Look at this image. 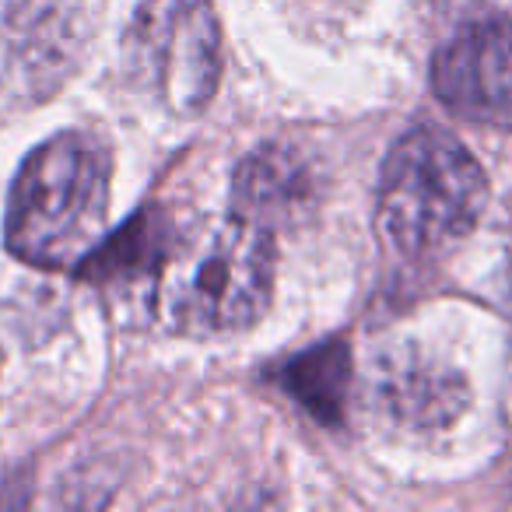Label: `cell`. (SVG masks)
Masks as SVG:
<instances>
[{"label": "cell", "mask_w": 512, "mask_h": 512, "mask_svg": "<svg viewBox=\"0 0 512 512\" xmlns=\"http://www.w3.org/2000/svg\"><path fill=\"white\" fill-rule=\"evenodd\" d=\"M109 155L88 134H57L18 169L4 239L36 267H74L102 242L109 218Z\"/></svg>", "instance_id": "1"}, {"label": "cell", "mask_w": 512, "mask_h": 512, "mask_svg": "<svg viewBox=\"0 0 512 512\" xmlns=\"http://www.w3.org/2000/svg\"><path fill=\"white\" fill-rule=\"evenodd\" d=\"M274 288L271 228L246 214L211 221L165 256L158 302L172 330L218 337L253 327Z\"/></svg>", "instance_id": "2"}, {"label": "cell", "mask_w": 512, "mask_h": 512, "mask_svg": "<svg viewBox=\"0 0 512 512\" xmlns=\"http://www.w3.org/2000/svg\"><path fill=\"white\" fill-rule=\"evenodd\" d=\"M488 179L477 158L439 127H418L390 148L379 179V232L397 253L425 256L477 225Z\"/></svg>", "instance_id": "3"}, {"label": "cell", "mask_w": 512, "mask_h": 512, "mask_svg": "<svg viewBox=\"0 0 512 512\" xmlns=\"http://www.w3.org/2000/svg\"><path fill=\"white\" fill-rule=\"evenodd\" d=\"M127 60L169 113H200L221 78V29L211 4L144 0L127 32Z\"/></svg>", "instance_id": "4"}, {"label": "cell", "mask_w": 512, "mask_h": 512, "mask_svg": "<svg viewBox=\"0 0 512 512\" xmlns=\"http://www.w3.org/2000/svg\"><path fill=\"white\" fill-rule=\"evenodd\" d=\"M432 88L449 113L512 130V22L456 32L435 57Z\"/></svg>", "instance_id": "5"}, {"label": "cell", "mask_w": 512, "mask_h": 512, "mask_svg": "<svg viewBox=\"0 0 512 512\" xmlns=\"http://www.w3.org/2000/svg\"><path fill=\"white\" fill-rule=\"evenodd\" d=\"M372 411L404 432L449 428L467 411L470 390L463 376L414 344H393L372 362Z\"/></svg>", "instance_id": "6"}, {"label": "cell", "mask_w": 512, "mask_h": 512, "mask_svg": "<svg viewBox=\"0 0 512 512\" xmlns=\"http://www.w3.org/2000/svg\"><path fill=\"white\" fill-rule=\"evenodd\" d=\"M74 18L78 4L67 0H29L15 11L8 29V60L25 78V85L50 88L60 81L78 39Z\"/></svg>", "instance_id": "7"}, {"label": "cell", "mask_w": 512, "mask_h": 512, "mask_svg": "<svg viewBox=\"0 0 512 512\" xmlns=\"http://www.w3.org/2000/svg\"><path fill=\"white\" fill-rule=\"evenodd\" d=\"M235 197L239 214L267 225V218L292 214V207L309 197V169L288 148H260L242 162Z\"/></svg>", "instance_id": "8"}, {"label": "cell", "mask_w": 512, "mask_h": 512, "mask_svg": "<svg viewBox=\"0 0 512 512\" xmlns=\"http://www.w3.org/2000/svg\"><path fill=\"white\" fill-rule=\"evenodd\" d=\"M348 348L341 341L320 344V348L306 351L285 369V383L316 418L337 421L341 418L344 397H348Z\"/></svg>", "instance_id": "9"}, {"label": "cell", "mask_w": 512, "mask_h": 512, "mask_svg": "<svg viewBox=\"0 0 512 512\" xmlns=\"http://www.w3.org/2000/svg\"><path fill=\"white\" fill-rule=\"evenodd\" d=\"M505 418L512 425V351H509V376H505Z\"/></svg>", "instance_id": "10"}]
</instances>
